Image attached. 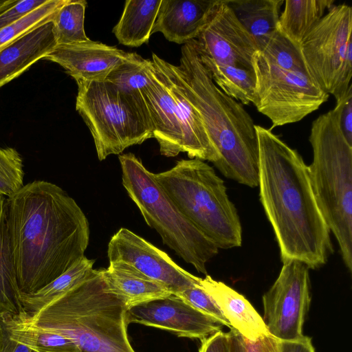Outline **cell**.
Wrapping results in <instances>:
<instances>
[{
  "mask_svg": "<svg viewBox=\"0 0 352 352\" xmlns=\"http://www.w3.org/2000/svg\"><path fill=\"white\" fill-rule=\"evenodd\" d=\"M102 274L109 290L120 299L127 310L172 294L164 287L124 262H109L107 269H102Z\"/></svg>",
  "mask_w": 352,
  "mask_h": 352,
  "instance_id": "cell-20",
  "label": "cell"
},
{
  "mask_svg": "<svg viewBox=\"0 0 352 352\" xmlns=\"http://www.w3.org/2000/svg\"><path fill=\"white\" fill-rule=\"evenodd\" d=\"M253 104L273 127L300 121L327 101L302 57L300 45L276 30L253 57Z\"/></svg>",
  "mask_w": 352,
  "mask_h": 352,
  "instance_id": "cell-5",
  "label": "cell"
},
{
  "mask_svg": "<svg viewBox=\"0 0 352 352\" xmlns=\"http://www.w3.org/2000/svg\"><path fill=\"white\" fill-rule=\"evenodd\" d=\"M47 0H17L15 3L0 12V30L21 19Z\"/></svg>",
  "mask_w": 352,
  "mask_h": 352,
  "instance_id": "cell-33",
  "label": "cell"
},
{
  "mask_svg": "<svg viewBox=\"0 0 352 352\" xmlns=\"http://www.w3.org/2000/svg\"><path fill=\"white\" fill-rule=\"evenodd\" d=\"M339 124L347 142L352 146V85L336 98Z\"/></svg>",
  "mask_w": 352,
  "mask_h": 352,
  "instance_id": "cell-32",
  "label": "cell"
},
{
  "mask_svg": "<svg viewBox=\"0 0 352 352\" xmlns=\"http://www.w3.org/2000/svg\"><path fill=\"white\" fill-rule=\"evenodd\" d=\"M280 352H315L309 337L303 336L295 340H280Z\"/></svg>",
  "mask_w": 352,
  "mask_h": 352,
  "instance_id": "cell-37",
  "label": "cell"
},
{
  "mask_svg": "<svg viewBox=\"0 0 352 352\" xmlns=\"http://www.w3.org/2000/svg\"><path fill=\"white\" fill-rule=\"evenodd\" d=\"M243 340L246 352H280V340L270 334L254 341Z\"/></svg>",
  "mask_w": 352,
  "mask_h": 352,
  "instance_id": "cell-34",
  "label": "cell"
},
{
  "mask_svg": "<svg viewBox=\"0 0 352 352\" xmlns=\"http://www.w3.org/2000/svg\"><path fill=\"white\" fill-rule=\"evenodd\" d=\"M118 159L122 185L147 225L157 232L164 245L207 275L206 263L219 248L182 213L141 160L131 153Z\"/></svg>",
  "mask_w": 352,
  "mask_h": 352,
  "instance_id": "cell-8",
  "label": "cell"
},
{
  "mask_svg": "<svg viewBox=\"0 0 352 352\" xmlns=\"http://www.w3.org/2000/svg\"><path fill=\"white\" fill-rule=\"evenodd\" d=\"M261 50L277 30L283 0H225Z\"/></svg>",
  "mask_w": 352,
  "mask_h": 352,
  "instance_id": "cell-21",
  "label": "cell"
},
{
  "mask_svg": "<svg viewBox=\"0 0 352 352\" xmlns=\"http://www.w3.org/2000/svg\"><path fill=\"white\" fill-rule=\"evenodd\" d=\"M175 82L201 115L226 177L251 188L258 186V144L252 118L243 105L213 82L192 41L184 44L179 65L165 61Z\"/></svg>",
  "mask_w": 352,
  "mask_h": 352,
  "instance_id": "cell-3",
  "label": "cell"
},
{
  "mask_svg": "<svg viewBox=\"0 0 352 352\" xmlns=\"http://www.w3.org/2000/svg\"><path fill=\"white\" fill-rule=\"evenodd\" d=\"M199 283L175 296H177L198 311L217 320L221 324L230 329H232L216 302L201 287Z\"/></svg>",
  "mask_w": 352,
  "mask_h": 352,
  "instance_id": "cell-31",
  "label": "cell"
},
{
  "mask_svg": "<svg viewBox=\"0 0 352 352\" xmlns=\"http://www.w3.org/2000/svg\"><path fill=\"white\" fill-rule=\"evenodd\" d=\"M16 1L17 0H0V12L15 3Z\"/></svg>",
  "mask_w": 352,
  "mask_h": 352,
  "instance_id": "cell-39",
  "label": "cell"
},
{
  "mask_svg": "<svg viewBox=\"0 0 352 352\" xmlns=\"http://www.w3.org/2000/svg\"><path fill=\"white\" fill-rule=\"evenodd\" d=\"M165 61L153 54L150 82L142 90L160 153L170 157L186 153L190 159L214 164L219 155L201 115L179 88Z\"/></svg>",
  "mask_w": 352,
  "mask_h": 352,
  "instance_id": "cell-9",
  "label": "cell"
},
{
  "mask_svg": "<svg viewBox=\"0 0 352 352\" xmlns=\"http://www.w3.org/2000/svg\"><path fill=\"white\" fill-rule=\"evenodd\" d=\"M201 341L199 352H229L228 335L222 330Z\"/></svg>",
  "mask_w": 352,
  "mask_h": 352,
  "instance_id": "cell-35",
  "label": "cell"
},
{
  "mask_svg": "<svg viewBox=\"0 0 352 352\" xmlns=\"http://www.w3.org/2000/svg\"><path fill=\"white\" fill-rule=\"evenodd\" d=\"M309 140L313 160L308 173L314 197L351 272L352 146L340 128L336 107L313 121Z\"/></svg>",
  "mask_w": 352,
  "mask_h": 352,
  "instance_id": "cell-6",
  "label": "cell"
},
{
  "mask_svg": "<svg viewBox=\"0 0 352 352\" xmlns=\"http://www.w3.org/2000/svg\"><path fill=\"white\" fill-rule=\"evenodd\" d=\"M192 42L204 65L254 72L256 44L225 0L216 1L206 24Z\"/></svg>",
  "mask_w": 352,
  "mask_h": 352,
  "instance_id": "cell-13",
  "label": "cell"
},
{
  "mask_svg": "<svg viewBox=\"0 0 352 352\" xmlns=\"http://www.w3.org/2000/svg\"><path fill=\"white\" fill-rule=\"evenodd\" d=\"M284 2L277 30L298 45L335 5L333 0H286Z\"/></svg>",
  "mask_w": 352,
  "mask_h": 352,
  "instance_id": "cell-24",
  "label": "cell"
},
{
  "mask_svg": "<svg viewBox=\"0 0 352 352\" xmlns=\"http://www.w3.org/2000/svg\"><path fill=\"white\" fill-rule=\"evenodd\" d=\"M94 263V259L84 256L67 271L38 292L20 294L19 300L24 311L32 315L71 290L88 276Z\"/></svg>",
  "mask_w": 352,
  "mask_h": 352,
  "instance_id": "cell-26",
  "label": "cell"
},
{
  "mask_svg": "<svg viewBox=\"0 0 352 352\" xmlns=\"http://www.w3.org/2000/svg\"><path fill=\"white\" fill-rule=\"evenodd\" d=\"M155 178L182 213L219 249L242 244V227L223 179L199 159L181 160Z\"/></svg>",
  "mask_w": 352,
  "mask_h": 352,
  "instance_id": "cell-7",
  "label": "cell"
},
{
  "mask_svg": "<svg viewBox=\"0 0 352 352\" xmlns=\"http://www.w3.org/2000/svg\"><path fill=\"white\" fill-rule=\"evenodd\" d=\"M23 160L13 148H0V195L11 197L23 187Z\"/></svg>",
  "mask_w": 352,
  "mask_h": 352,
  "instance_id": "cell-30",
  "label": "cell"
},
{
  "mask_svg": "<svg viewBox=\"0 0 352 352\" xmlns=\"http://www.w3.org/2000/svg\"><path fill=\"white\" fill-rule=\"evenodd\" d=\"M107 256L109 262L120 261L131 265L174 295L198 284L201 279L176 264L166 252L125 228L111 236Z\"/></svg>",
  "mask_w": 352,
  "mask_h": 352,
  "instance_id": "cell-14",
  "label": "cell"
},
{
  "mask_svg": "<svg viewBox=\"0 0 352 352\" xmlns=\"http://www.w3.org/2000/svg\"><path fill=\"white\" fill-rule=\"evenodd\" d=\"M352 8L334 5L300 45L306 65L320 87L335 98L351 85Z\"/></svg>",
  "mask_w": 352,
  "mask_h": 352,
  "instance_id": "cell-11",
  "label": "cell"
},
{
  "mask_svg": "<svg viewBox=\"0 0 352 352\" xmlns=\"http://www.w3.org/2000/svg\"><path fill=\"white\" fill-rule=\"evenodd\" d=\"M151 65V60L135 53L131 59L112 70L104 82L124 94L140 96L150 82Z\"/></svg>",
  "mask_w": 352,
  "mask_h": 352,
  "instance_id": "cell-28",
  "label": "cell"
},
{
  "mask_svg": "<svg viewBox=\"0 0 352 352\" xmlns=\"http://www.w3.org/2000/svg\"><path fill=\"white\" fill-rule=\"evenodd\" d=\"M127 309L107 287L102 269L38 312L35 324L71 339L79 352H135L127 333Z\"/></svg>",
  "mask_w": 352,
  "mask_h": 352,
  "instance_id": "cell-4",
  "label": "cell"
},
{
  "mask_svg": "<svg viewBox=\"0 0 352 352\" xmlns=\"http://www.w3.org/2000/svg\"><path fill=\"white\" fill-rule=\"evenodd\" d=\"M126 321L201 340L222 330L219 322L174 294L131 307Z\"/></svg>",
  "mask_w": 352,
  "mask_h": 352,
  "instance_id": "cell-15",
  "label": "cell"
},
{
  "mask_svg": "<svg viewBox=\"0 0 352 352\" xmlns=\"http://www.w3.org/2000/svg\"><path fill=\"white\" fill-rule=\"evenodd\" d=\"M129 53L100 42L57 45L45 58L60 65L76 81H104L116 67L131 59Z\"/></svg>",
  "mask_w": 352,
  "mask_h": 352,
  "instance_id": "cell-16",
  "label": "cell"
},
{
  "mask_svg": "<svg viewBox=\"0 0 352 352\" xmlns=\"http://www.w3.org/2000/svg\"><path fill=\"white\" fill-rule=\"evenodd\" d=\"M161 0H127L113 29L118 42L129 47L147 43L153 34Z\"/></svg>",
  "mask_w": 352,
  "mask_h": 352,
  "instance_id": "cell-23",
  "label": "cell"
},
{
  "mask_svg": "<svg viewBox=\"0 0 352 352\" xmlns=\"http://www.w3.org/2000/svg\"><path fill=\"white\" fill-rule=\"evenodd\" d=\"M87 1L67 0L54 16V32L57 45L87 41L85 31V13Z\"/></svg>",
  "mask_w": 352,
  "mask_h": 352,
  "instance_id": "cell-27",
  "label": "cell"
},
{
  "mask_svg": "<svg viewBox=\"0 0 352 352\" xmlns=\"http://www.w3.org/2000/svg\"><path fill=\"white\" fill-rule=\"evenodd\" d=\"M0 352H34L28 346L12 340L0 317Z\"/></svg>",
  "mask_w": 352,
  "mask_h": 352,
  "instance_id": "cell-36",
  "label": "cell"
},
{
  "mask_svg": "<svg viewBox=\"0 0 352 352\" xmlns=\"http://www.w3.org/2000/svg\"><path fill=\"white\" fill-rule=\"evenodd\" d=\"M8 236L20 294L38 292L84 256L85 214L64 190L34 181L6 201Z\"/></svg>",
  "mask_w": 352,
  "mask_h": 352,
  "instance_id": "cell-1",
  "label": "cell"
},
{
  "mask_svg": "<svg viewBox=\"0 0 352 352\" xmlns=\"http://www.w3.org/2000/svg\"><path fill=\"white\" fill-rule=\"evenodd\" d=\"M229 340V352H246L243 336L235 329L227 332Z\"/></svg>",
  "mask_w": 352,
  "mask_h": 352,
  "instance_id": "cell-38",
  "label": "cell"
},
{
  "mask_svg": "<svg viewBox=\"0 0 352 352\" xmlns=\"http://www.w3.org/2000/svg\"><path fill=\"white\" fill-rule=\"evenodd\" d=\"M67 0H47L38 8L0 30V49L38 25L53 19Z\"/></svg>",
  "mask_w": 352,
  "mask_h": 352,
  "instance_id": "cell-29",
  "label": "cell"
},
{
  "mask_svg": "<svg viewBox=\"0 0 352 352\" xmlns=\"http://www.w3.org/2000/svg\"><path fill=\"white\" fill-rule=\"evenodd\" d=\"M309 268L297 260L283 262L280 273L263 296V320L269 333L280 340L301 338L310 295Z\"/></svg>",
  "mask_w": 352,
  "mask_h": 352,
  "instance_id": "cell-12",
  "label": "cell"
},
{
  "mask_svg": "<svg viewBox=\"0 0 352 352\" xmlns=\"http://www.w3.org/2000/svg\"><path fill=\"white\" fill-rule=\"evenodd\" d=\"M6 201L0 195V316L25 312L19 300L20 292L8 236Z\"/></svg>",
  "mask_w": 352,
  "mask_h": 352,
  "instance_id": "cell-25",
  "label": "cell"
},
{
  "mask_svg": "<svg viewBox=\"0 0 352 352\" xmlns=\"http://www.w3.org/2000/svg\"><path fill=\"white\" fill-rule=\"evenodd\" d=\"M76 83V109L91 133L99 160L153 138L142 94H124L104 81Z\"/></svg>",
  "mask_w": 352,
  "mask_h": 352,
  "instance_id": "cell-10",
  "label": "cell"
},
{
  "mask_svg": "<svg viewBox=\"0 0 352 352\" xmlns=\"http://www.w3.org/2000/svg\"><path fill=\"white\" fill-rule=\"evenodd\" d=\"M0 317L10 338L34 352H79L71 339L35 324L25 312Z\"/></svg>",
  "mask_w": 352,
  "mask_h": 352,
  "instance_id": "cell-22",
  "label": "cell"
},
{
  "mask_svg": "<svg viewBox=\"0 0 352 352\" xmlns=\"http://www.w3.org/2000/svg\"><path fill=\"white\" fill-rule=\"evenodd\" d=\"M217 0H161L153 33L169 41L186 44L195 39Z\"/></svg>",
  "mask_w": 352,
  "mask_h": 352,
  "instance_id": "cell-17",
  "label": "cell"
},
{
  "mask_svg": "<svg viewBox=\"0 0 352 352\" xmlns=\"http://www.w3.org/2000/svg\"><path fill=\"white\" fill-rule=\"evenodd\" d=\"M57 45L49 20L0 49V87L45 58Z\"/></svg>",
  "mask_w": 352,
  "mask_h": 352,
  "instance_id": "cell-18",
  "label": "cell"
},
{
  "mask_svg": "<svg viewBox=\"0 0 352 352\" xmlns=\"http://www.w3.org/2000/svg\"><path fill=\"white\" fill-rule=\"evenodd\" d=\"M199 283L216 302L232 328L243 338L254 341L270 335L263 318L243 295L208 274L201 278Z\"/></svg>",
  "mask_w": 352,
  "mask_h": 352,
  "instance_id": "cell-19",
  "label": "cell"
},
{
  "mask_svg": "<svg viewBox=\"0 0 352 352\" xmlns=\"http://www.w3.org/2000/svg\"><path fill=\"white\" fill-rule=\"evenodd\" d=\"M259 151V195L278 243L282 262L297 260L309 269L333 252L330 230L299 153L270 129L255 124Z\"/></svg>",
  "mask_w": 352,
  "mask_h": 352,
  "instance_id": "cell-2",
  "label": "cell"
}]
</instances>
